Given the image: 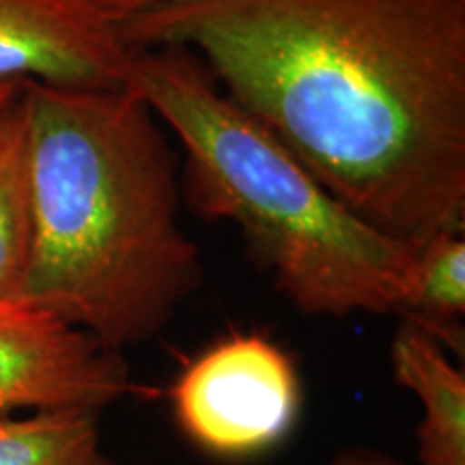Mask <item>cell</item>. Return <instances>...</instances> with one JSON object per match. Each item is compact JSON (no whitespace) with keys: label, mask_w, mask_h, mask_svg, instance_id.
<instances>
[{"label":"cell","mask_w":465,"mask_h":465,"mask_svg":"<svg viewBox=\"0 0 465 465\" xmlns=\"http://www.w3.org/2000/svg\"><path fill=\"white\" fill-rule=\"evenodd\" d=\"M119 33L203 61L375 229H463L465 0H182Z\"/></svg>","instance_id":"6da1fadb"},{"label":"cell","mask_w":465,"mask_h":465,"mask_svg":"<svg viewBox=\"0 0 465 465\" xmlns=\"http://www.w3.org/2000/svg\"><path fill=\"white\" fill-rule=\"evenodd\" d=\"M22 93L33 192L22 300L124 353L158 336L201 281L160 119L132 86Z\"/></svg>","instance_id":"7a4b0ae2"},{"label":"cell","mask_w":465,"mask_h":465,"mask_svg":"<svg viewBox=\"0 0 465 465\" xmlns=\"http://www.w3.org/2000/svg\"><path fill=\"white\" fill-rule=\"evenodd\" d=\"M130 86L182 141L199 207L240 226L298 311L399 312L420 240L342 205L190 52L134 50Z\"/></svg>","instance_id":"3957f363"},{"label":"cell","mask_w":465,"mask_h":465,"mask_svg":"<svg viewBox=\"0 0 465 465\" xmlns=\"http://www.w3.org/2000/svg\"><path fill=\"white\" fill-rule=\"evenodd\" d=\"M182 431L209 455L246 459L274 449L300 416L293 360L259 334L213 342L179 373L171 391Z\"/></svg>","instance_id":"277c9868"},{"label":"cell","mask_w":465,"mask_h":465,"mask_svg":"<svg viewBox=\"0 0 465 465\" xmlns=\"http://www.w3.org/2000/svg\"><path fill=\"white\" fill-rule=\"evenodd\" d=\"M138 391L124 353L42 306L0 302V418L42 410L100 414Z\"/></svg>","instance_id":"5b68a950"},{"label":"cell","mask_w":465,"mask_h":465,"mask_svg":"<svg viewBox=\"0 0 465 465\" xmlns=\"http://www.w3.org/2000/svg\"><path fill=\"white\" fill-rule=\"evenodd\" d=\"M132 56L91 0H0V83L125 89Z\"/></svg>","instance_id":"8992f818"},{"label":"cell","mask_w":465,"mask_h":465,"mask_svg":"<svg viewBox=\"0 0 465 465\" xmlns=\"http://www.w3.org/2000/svg\"><path fill=\"white\" fill-rule=\"evenodd\" d=\"M394 380L422 405L416 457L420 465H465V375L449 349L403 322L391 345Z\"/></svg>","instance_id":"52a82bcc"},{"label":"cell","mask_w":465,"mask_h":465,"mask_svg":"<svg viewBox=\"0 0 465 465\" xmlns=\"http://www.w3.org/2000/svg\"><path fill=\"white\" fill-rule=\"evenodd\" d=\"M399 315H403V322L414 323L431 334L450 351H463V229L440 231L418 242Z\"/></svg>","instance_id":"ba28073f"},{"label":"cell","mask_w":465,"mask_h":465,"mask_svg":"<svg viewBox=\"0 0 465 465\" xmlns=\"http://www.w3.org/2000/svg\"><path fill=\"white\" fill-rule=\"evenodd\" d=\"M33 252V192L25 93L0 108V302L22 300Z\"/></svg>","instance_id":"9c48e42d"},{"label":"cell","mask_w":465,"mask_h":465,"mask_svg":"<svg viewBox=\"0 0 465 465\" xmlns=\"http://www.w3.org/2000/svg\"><path fill=\"white\" fill-rule=\"evenodd\" d=\"M0 465H114L89 410H42L0 418Z\"/></svg>","instance_id":"30bf717a"},{"label":"cell","mask_w":465,"mask_h":465,"mask_svg":"<svg viewBox=\"0 0 465 465\" xmlns=\"http://www.w3.org/2000/svg\"><path fill=\"white\" fill-rule=\"evenodd\" d=\"M95 9L106 17L110 25L124 28L138 17L153 14V11L171 7V5L182 3V0H91Z\"/></svg>","instance_id":"8fae6325"},{"label":"cell","mask_w":465,"mask_h":465,"mask_svg":"<svg viewBox=\"0 0 465 465\" xmlns=\"http://www.w3.org/2000/svg\"><path fill=\"white\" fill-rule=\"evenodd\" d=\"M328 465H420L405 463L401 459L386 455V452L375 449H345L336 455Z\"/></svg>","instance_id":"7c38bea8"},{"label":"cell","mask_w":465,"mask_h":465,"mask_svg":"<svg viewBox=\"0 0 465 465\" xmlns=\"http://www.w3.org/2000/svg\"><path fill=\"white\" fill-rule=\"evenodd\" d=\"M20 86L22 84H7V83H0V108L5 106V104H7L11 97L15 95L17 91H20Z\"/></svg>","instance_id":"4fadbf2b"}]
</instances>
